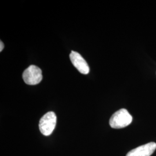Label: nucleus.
I'll use <instances>...</instances> for the list:
<instances>
[{"mask_svg":"<svg viewBox=\"0 0 156 156\" xmlns=\"http://www.w3.org/2000/svg\"><path fill=\"white\" fill-rule=\"evenodd\" d=\"M24 82L29 85H35L39 83L42 80V70L35 66H30L23 73Z\"/></svg>","mask_w":156,"mask_h":156,"instance_id":"nucleus-3","label":"nucleus"},{"mask_svg":"<svg viewBox=\"0 0 156 156\" xmlns=\"http://www.w3.org/2000/svg\"><path fill=\"white\" fill-rule=\"evenodd\" d=\"M156 149V143L149 142L129 151L126 156H151Z\"/></svg>","mask_w":156,"mask_h":156,"instance_id":"nucleus-5","label":"nucleus"},{"mask_svg":"<svg viewBox=\"0 0 156 156\" xmlns=\"http://www.w3.org/2000/svg\"><path fill=\"white\" fill-rule=\"evenodd\" d=\"M70 60L73 66L75 67L79 73L82 74H88L90 72V68L87 62L79 53L72 51L69 55Z\"/></svg>","mask_w":156,"mask_h":156,"instance_id":"nucleus-4","label":"nucleus"},{"mask_svg":"<svg viewBox=\"0 0 156 156\" xmlns=\"http://www.w3.org/2000/svg\"><path fill=\"white\" fill-rule=\"evenodd\" d=\"M0 45H1V47H0V51H2V50H3V49H4V44H3V42L1 41V42H0Z\"/></svg>","mask_w":156,"mask_h":156,"instance_id":"nucleus-6","label":"nucleus"},{"mask_svg":"<svg viewBox=\"0 0 156 156\" xmlns=\"http://www.w3.org/2000/svg\"><path fill=\"white\" fill-rule=\"evenodd\" d=\"M57 122L56 114L53 112H49L41 119L39 128L41 133L45 136H49L55 129Z\"/></svg>","mask_w":156,"mask_h":156,"instance_id":"nucleus-2","label":"nucleus"},{"mask_svg":"<svg viewBox=\"0 0 156 156\" xmlns=\"http://www.w3.org/2000/svg\"><path fill=\"white\" fill-rule=\"evenodd\" d=\"M133 121V117L126 109H121L112 116L109 124L112 128H124L129 125Z\"/></svg>","mask_w":156,"mask_h":156,"instance_id":"nucleus-1","label":"nucleus"}]
</instances>
